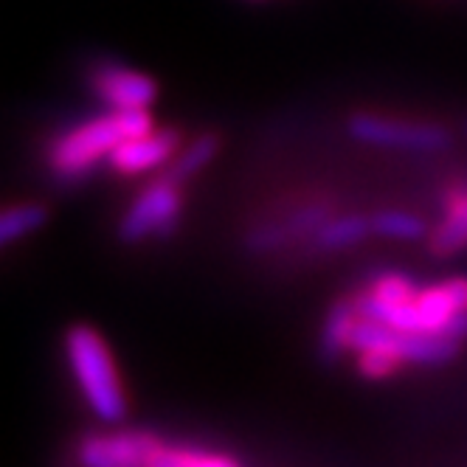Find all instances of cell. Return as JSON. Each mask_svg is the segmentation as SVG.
Masks as SVG:
<instances>
[{"label":"cell","mask_w":467,"mask_h":467,"mask_svg":"<svg viewBox=\"0 0 467 467\" xmlns=\"http://www.w3.org/2000/svg\"><path fill=\"white\" fill-rule=\"evenodd\" d=\"M349 136L369 147L409 150V152H440L451 147V130L431 121L389 119L378 113H355L349 119Z\"/></svg>","instance_id":"cell-4"},{"label":"cell","mask_w":467,"mask_h":467,"mask_svg":"<svg viewBox=\"0 0 467 467\" xmlns=\"http://www.w3.org/2000/svg\"><path fill=\"white\" fill-rule=\"evenodd\" d=\"M217 152H220V139L214 136V132H203V136H197L192 144L181 147V152L166 163L163 170L170 175H175L181 183H189L200 170H206Z\"/></svg>","instance_id":"cell-13"},{"label":"cell","mask_w":467,"mask_h":467,"mask_svg":"<svg viewBox=\"0 0 467 467\" xmlns=\"http://www.w3.org/2000/svg\"><path fill=\"white\" fill-rule=\"evenodd\" d=\"M88 88L108 110H150L158 102V82L119 62H96L88 71Z\"/></svg>","instance_id":"cell-6"},{"label":"cell","mask_w":467,"mask_h":467,"mask_svg":"<svg viewBox=\"0 0 467 467\" xmlns=\"http://www.w3.org/2000/svg\"><path fill=\"white\" fill-rule=\"evenodd\" d=\"M231 464H237V459L228 453L192 448L183 442H166V440L152 459V467H231Z\"/></svg>","instance_id":"cell-14"},{"label":"cell","mask_w":467,"mask_h":467,"mask_svg":"<svg viewBox=\"0 0 467 467\" xmlns=\"http://www.w3.org/2000/svg\"><path fill=\"white\" fill-rule=\"evenodd\" d=\"M400 366H403V360H400L391 349H360L358 352V369L369 380H386L400 369Z\"/></svg>","instance_id":"cell-16"},{"label":"cell","mask_w":467,"mask_h":467,"mask_svg":"<svg viewBox=\"0 0 467 467\" xmlns=\"http://www.w3.org/2000/svg\"><path fill=\"white\" fill-rule=\"evenodd\" d=\"M372 220V234L383 240H400V243H411V240H422L428 228L425 223L411 214V212H400V209H383L378 214L369 217Z\"/></svg>","instance_id":"cell-15"},{"label":"cell","mask_w":467,"mask_h":467,"mask_svg":"<svg viewBox=\"0 0 467 467\" xmlns=\"http://www.w3.org/2000/svg\"><path fill=\"white\" fill-rule=\"evenodd\" d=\"M62 352L88 411L102 425H121L130 414V400L102 332L90 324H71L62 336Z\"/></svg>","instance_id":"cell-2"},{"label":"cell","mask_w":467,"mask_h":467,"mask_svg":"<svg viewBox=\"0 0 467 467\" xmlns=\"http://www.w3.org/2000/svg\"><path fill=\"white\" fill-rule=\"evenodd\" d=\"M459 313H467V276H453L420 287L414 296L417 332H440V336H445L448 324Z\"/></svg>","instance_id":"cell-8"},{"label":"cell","mask_w":467,"mask_h":467,"mask_svg":"<svg viewBox=\"0 0 467 467\" xmlns=\"http://www.w3.org/2000/svg\"><path fill=\"white\" fill-rule=\"evenodd\" d=\"M155 127L150 110H108L62 130L46 147V166L54 181L79 183L108 163L110 152L130 136Z\"/></svg>","instance_id":"cell-1"},{"label":"cell","mask_w":467,"mask_h":467,"mask_svg":"<svg viewBox=\"0 0 467 467\" xmlns=\"http://www.w3.org/2000/svg\"><path fill=\"white\" fill-rule=\"evenodd\" d=\"M433 256H453L467 248V186L453 183L442 200V223L431 231Z\"/></svg>","instance_id":"cell-9"},{"label":"cell","mask_w":467,"mask_h":467,"mask_svg":"<svg viewBox=\"0 0 467 467\" xmlns=\"http://www.w3.org/2000/svg\"><path fill=\"white\" fill-rule=\"evenodd\" d=\"M358 324V310L352 298L332 305L321 329V352L327 360H338L347 349H352V329Z\"/></svg>","instance_id":"cell-11"},{"label":"cell","mask_w":467,"mask_h":467,"mask_svg":"<svg viewBox=\"0 0 467 467\" xmlns=\"http://www.w3.org/2000/svg\"><path fill=\"white\" fill-rule=\"evenodd\" d=\"M464 136H467V124H464Z\"/></svg>","instance_id":"cell-17"},{"label":"cell","mask_w":467,"mask_h":467,"mask_svg":"<svg viewBox=\"0 0 467 467\" xmlns=\"http://www.w3.org/2000/svg\"><path fill=\"white\" fill-rule=\"evenodd\" d=\"M48 223V209L43 203H9L0 206V251L17 245L20 240L37 234Z\"/></svg>","instance_id":"cell-10"},{"label":"cell","mask_w":467,"mask_h":467,"mask_svg":"<svg viewBox=\"0 0 467 467\" xmlns=\"http://www.w3.org/2000/svg\"><path fill=\"white\" fill-rule=\"evenodd\" d=\"M163 440L144 428L108 425L90 431L77 442V462L88 467H152V459Z\"/></svg>","instance_id":"cell-5"},{"label":"cell","mask_w":467,"mask_h":467,"mask_svg":"<svg viewBox=\"0 0 467 467\" xmlns=\"http://www.w3.org/2000/svg\"><path fill=\"white\" fill-rule=\"evenodd\" d=\"M181 152V132L170 127H150L124 139L108 158V166L121 178L161 172Z\"/></svg>","instance_id":"cell-7"},{"label":"cell","mask_w":467,"mask_h":467,"mask_svg":"<svg viewBox=\"0 0 467 467\" xmlns=\"http://www.w3.org/2000/svg\"><path fill=\"white\" fill-rule=\"evenodd\" d=\"M183 186L175 175L161 170L147 186L130 200L119 217V240L124 245H141L147 240H170L183 217Z\"/></svg>","instance_id":"cell-3"},{"label":"cell","mask_w":467,"mask_h":467,"mask_svg":"<svg viewBox=\"0 0 467 467\" xmlns=\"http://www.w3.org/2000/svg\"><path fill=\"white\" fill-rule=\"evenodd\" d=\"M372 234V220L363 214L332 217L316 231V245L321 251H347L360 245Z\"/></svg>","instance_id":"cell-12"}]
</instances>
